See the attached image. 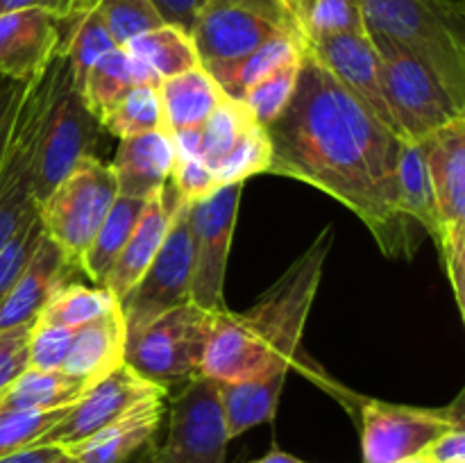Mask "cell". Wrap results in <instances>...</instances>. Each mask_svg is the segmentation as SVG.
I'll list each match as a JSON object with an SVG mask.
<instances>
[{"label": "cell", "instance_id": "cell-1", "mask_svg": "<svg viewBox=\"0 0 465 463\" xmlns=\"http://www.w3.org/2000/svg\"><path fill=\"white\" fill-rule=\"evenodd\" d=\"M268 172L304 182L339 200L389 259H411L420 245L416 222L398 200L400 139L321 59L302 45L298 84L284 112L266 125ZM420 230V227H418Z\"/></svg>", "mask_w": 465, "mask_h": 463}, {"label": "cell", "instance_id": "cell-2", "mask_svg": "<svg viewBox=\"0 0 465 463\" xmlns=\"http://www.w3.org/2000/svg\"><path fill=\"white\" fill-rule=\"evenodd\" d=\"M331 243L334 230L327 225L248 311L216 313L200 375L241 381L289 372L298 363Z\"/></svg>", "mask_w": 465, "mask_h": 463}, {"label": "cell", "instance_id": "cell-3", "mask_svg": "<svg viewBox=\"0 0 465 463\" xmlns=\"http://www.w3.org/2000/svg\"><path fill=\"white\" fill-rule=\"evenodd\" d=\"M366 30L416 54L465 107V34L430 0H359Z\"/></svg>", "mask_w": 465, "mask_h": 463}, {"label": "cell", "instance_id": "cell-4", "mask_svg": "<svg viewBox=\"0 0 465 463\" xmlns=\"http://www.w3.org/2000/svg\"><path fill=\"white\" fill-rule=\"evenodd\" d=\"M213 322V311L195 302L180 304L134 334H127L123 363L163 389L177 381L193 379L203 368Z\"/></svg>", "mask_w": 465, "mask_h": 463}, {"label": "cell", "instance_id": "cell-5", "mask_svg": "<svg viewBox=\"0 0 465 463\" xmlns=\"http://www.w3.org/2000/svg\"><path fill=\"white\" fill-rule=\"evenodd\" d=\"M116 198V180L109 163H103L98 157H86L39 202L44 234L77 271L82 254L98 234Z\"/></svg>", "mask_w": 465, "mask_h": 463}, {"label": "cell", "instance_id": "cell-6", "mask_svg": "<svg viewBox=\"0 0 465 463\" xmlns=\"http://www.w3.org/2000/svg\"><path fill=\"white\" fill-rule=\"evenodd\" d=\"M57 57L39 77L27 82L0 163V250L27 216L39 209L35 198V159L41 127L54 94Z\"/></svg>", "mask_w": 465, "mask_h": 463}, {"label": "cell", "instance_id": "cell-7", "mask_svg": "<svg viewBox=\"0 0 465 463\" xmlns=\"http://www.w3.org/2000/svg\"><path fill=\"white\" fill-rule=\"evenodd\" d=\"M100 125L86 107L84 98L73 84L71 66L64 53L57 54V80L53 103L41 127L35 159V198L36 204L86 157H95Z\"/></svg>", "mask_w": 465, "mask_h": 463}, {"label": "cell", "instance_id": "cell-8", "mask_svg": "<svg viewBox=\"0 0 465 463\" xmlns=\"http://www.w3.org/2000/svg\"><path fill=\"white\" fill-rule=\"evenodd\" d=\"M381 62V86L402 139L420 141L465 116V107L448 94L434 71L416 54L381 34L368 32Z\"/></svg>", "mask_w": 465, "mask_h": 463}, {"label": "cell", "instance_id": "cell-9", "mask_svg": "<svg viewBox=\"0 0 465 463\" xmlns=\"http://www.w3.org/2000/svg\"><path fill=\"white\" fill-rule=\"evenodd\" d=\"M245 182L218 186L207 198L189 202L191 302L207 311H225V275Z\"/></svg>", "mask_w": 465, "mask_h": 463}, {"label": "cell", "instance_id": "cell-10", "mask_svg": "<svg viewBox=\"0 0 465 463\" xmlns=\"http://www.w3.org/2000/svg\"><path fill=\"white\" fill-rule=\"evenodd\" d=\"M457 425H465L463 393L440 409L366 399L361 404L363 463H402L420 457L443 431Z\"/></svg>", "mask_w": 465, "mask_h": 463}, {"label": "cell", "instance_id": "cell-11", "mask_svg": "<svg viewBox=\"0 0 465 463\" xmlns=\"http://www.w3.org/2000/svg\"><path fill=\"white\" fill-rule=\"evenodd\" d=\"M191 222L189 202H182L173 216L168 234L150 266L134 286L118 300L127 334L153 322L180 304L191 302Z\"/></svg>", "mask_w": 465, "mask_h": 463}, {"label": "cell", "instance_id": "cell-12", "mask_svg": "<svg viewBox=\"0 0 465 463\" xmlns=\"http://www.w3.org/2000/svg\"><path fill=\"white\" fill-rule=\"evenodd\" d=\"M227 445L218 384L198 375L173 399L166 440L150 443V457L154 463H225Z\"/></svg>", "mask_w": 465, "mask_h": 463}, {"label": "cell", "instance_id": "cell-13", "mask_svg": "<svg viewBox=\"0 0 465 463\" xmlns=\"http://www.w3.org/2000/svg\"><path fill=\"white\" fill-rule=\"evenodd\" d=\"M163 390L168 389L143 379L130 366L121 363L116 370L89 386L77 402L68 404L64 416L35 445H54L62 449L75 448L82 440L91 438L114 420L125 416L141 399Z\"/></svg>", "mask_w": 465, "mask_h": 463}, {"label": "cell", "instance_id": "cell-14", "mask_svg": "<svg viewBox=\"0 0 465 463\" xmlns=\"http://www.w3.org/2000/svg\"><path fill=\"white\" fill-rule=\"evenodd\" d=\"M309 50L322 62V66L357 95L391 132L402 139L393 112L386 103L381 86V62L368 32H348V34H330L304 41Z\"/></svg>", "mask_w": 465, "mask_h": 463}, {"label": "cell", "instance_id": "cell-15", "mask_svg": "<svg viewBox=\"0 0 465 463\" xmlns=\"http://www.w3.org/2000/svg\"><path fill=\"white\" fill-rule=\"evenodd\" d=\"M66 21L41 9L0 14V77L32 82L62 53Z\"/></svg>", "mask_w": 465, "mask_h": 463}, {"label": "cell", "instance_id": "cell-16", "mask_svg": "<svg viewBox=\"0 0 465 463\" xmlns=\"http://www.w3.org/2000/svg\"><path fill=\"white\" fill-rule=\"evenodd\" d=\"M277 25L252 12L223 3H203L189 34L198 53L200 66L234 62L245 57L272 36L282 34ZM289 34V32H286Z\"/></svg>", "mask_w": 465, "mask_h": 463}, {"label": "cell", "instance_id": "cell-17", "mask_svg": "<svg viewBox=\"0 0 465 463\" xmlns=\"http://www.w3.org/2000/svg\"><path fill=\"white\" fill-rule=\"evenodd\" d=\"M418 145L434 191L440 245L450 232L465 230V116L431 132Z\"/></svg>", "mask_w": 465, "mask_h": 463}, {"label": "cell", "instance_id": "cell-18", "mask_svg": "<svg viewBox=\"0 0 465 463\" xmlns=\"http://www.w3.org/2000/svg\"><path fill=\"white\" fill-rule=\"evenodd\" d=\"M182 202H184V198H182L173 182H168L162 191H157L153 198L145 200L139 222L132 230L127 243L123 245L116 261L112 263V268L104 275L103 284H100L114 298L121 300L139 281V277L150 266L157 250L162 248L163 239L168 234V227L173 222V216H175L177 207Z\"/></svg>", "mask_w": 465, "mask_h": 463}, {"label": "cell", "instance_id": "cell-19", "mask_svg": "<svg viewBox=\"0 0 465 463\" xmlns=\"http://www.w3.org/2000/svg\"><path fill=\"white\" fill-rule=\"evenodd\" d=\"M75 271L77 268L68 261L66 254L44 234L27 266L0 302V334L32 325L50 295L59 286L68 284V275Z\"/></svg>", "mask_w": 465, "mask_h": 463}, {"label": "cell", "instance_id": "cell-20", "mask_svg": "<svg viewBox=\"0 0 465 463\" xmlns=\"http://www.w3.org/2000/svg\"><path fill=\"white\" fill-rule=\"evenodd\" d=\"M175 166V143L166 130L121 139L114 162L109 163L118 195L134 200L153 198L171 182Z\"/></svg>", "mask_w": 465, "mask_h": 463}, {"label": "cell", "instance_id": "cell-21", "mask_svg": "<svg viewBox=\"0 0 465 463\" xmlns=\"http://www.w3.org/2000/svg\"><path fill=\"white\" fill-rule=\"evenodd\" d=\"M166 393L168 390H163L141 399L125 416L64 452L71 454L77 463H125L136 452H143L145 445L153 443L163 416Z\"/></svg>", "mask_w": 465, "mask_h": 463}, {"label": "cell", "instance_id": "cell-22", "mask_svg": "<svg viewBox=\"0 0 465 463\" xmlns=\"http://www.w3.org/2000/svg\"><path fill=\"white\" fill-rule=\"evenodd\" d=\"M125 340V320H123L121 307L116 304L104 316L77 327L62 370L94 386L95 381L121 366Z\"/></svg>", "mask_w": 465, "mask_h": 463}, {"label": "cell", "instance_id": "cell-23", "mask_svg": "<svg viewBox=\"0 0 465 463\" xmlns=\"http://www.w3.org/2000/svg\"><path fill=\"white\" fill-rule=\"evenodd\" d=\"M286 377L289 372H275V375L257 377V379L216 381L230 440L263 422L275 420Z\"/></svg>", "mask_w": 465, "mask_h": 463}, {"label": "cell", "instance_id": "cell-24", "mask_svg": "<svg viewBox=\"0 0 465 463\" xmlns=\"http://www.w3.org/2000/svg\"><path fill=\"white\" fill-rule=\"evenodd\" d=\"M159 95H162L166 130L173 134V132L203 127L227 94H223L216 80L203 66H195L159 82Z\"/></svg>", "mask_w": 465, "mask_h": 463}, {"label": "cell", "instance_id": "cell-25", "mask_svg": "<svg viewBox=\"0 0 465 463\" xmlns=\"http://www.w3.org/2000/svg\"><path fill=\"white\" fill-rule=\"evenodd\" d=\"M89 384L64 370H32L25 368L0 393V416L27 411H50L77 402Z\"/></svg>", "mask_w": 465, "mask_h": 463}, {"label": "cell", "instance_id": "cell-26", "mask_svg": "<svg viewBox=\"0 0 465 463\" xmlns=\"http://www.w3.org/2000/svg\"><path fill=\"white\" fill-rule=\"evenodd\" d=\"M153 71L136 62L125 48H114L94 64L84 77L80 94L95 118H103L127 91L139 84H159Z\"/></svg>", "mask_w": 465, "mask_h": 463}, {"label": "cell", "instance_id": "cell-27", "mask_svg": "<svg viewBox=\"0 0 465 463\" xmlns=\"http://www.w3.org/2000/svg\"><path fill=\"white\" fill-rule=\"evenodd\" d=\"M302 45L304 44L298 36L282 32V34L272 36L266 44L259 45L257 50L245 54V57L234 59V62L213 64V66H207L204 71L216 80L223 94H227L230 98H241V94L248 86H252L254 82L271 75L272 71L286 66V64L298 62L300 54H302Z\"/></svg>", "mask_w": 465, "mask_h": 463}, {"label": "cell", "instance_id": "cell-28", "mask_svg": "<svg viewBox=\"0 0 465 463\" xmlns=\"http://www.w3.org/2000/svg\"><path fill=\"white\" fill-rule=\"evenodd\" d=\"M398 200L400 209L411 222H416L425 234L440 241V221L436 212L434 191H431L430 177H427L425 157L418 141H402L398 157Z\"/></svg>", "mask_w": 465, "mask_h": 463}, {"label": "cell", "instance_id": "cell-29", "mask_svg": "<svg viewBox=\"0 0 465 463\" xmlns=\"http://www.w3.org/2000/svg\"><path fill=\"white\" fill-rule=\"evenodd\" d=\"M123 48L136 62L143 64L148 71H153L159 80H166V77L180 75V73L200 66L191 34L182 27L171 25V23H163V25L136 36Z\"/></svg>", "mask_w": 465, "mask_h": 463}, {"label": "cell", "instance_id": "cell-30", "mask_svg": "<svg viewBox=\"0 0 465 463\" xmlns=\"http://www.w3.org/2000/svg\"><path fill=\"white\" fill-rule=\"evenodd\" d=\"M145 200H134V198H123L118 195L114 200L112 209L104 216L103 225H100L98 234L94 236L91 245L86 248V252L82 254L80 271L86 272L91 281L95 286L103 284L104 275L112 268V263L116 261V257L121 254L123 245L130 239L132 230L139 222L141 212H143Z\"/></svg>", "mask_w": 465, "mask_h": 463}, {"label": "cell", "instance_id": "cell-31", "mask_svg": "<svg viewBox=\"0 0 465 463\" xmlns=\"http://www.w3.org/2000/svg\"><path fill=\"white\" fill-rule=\"evenodd\" d=\"M118 304V300L103 286L64 284L50 295L35 322L59 327H82L104 316Z\"/></svg>", "mask_w": 465, "mask_h": 463}, {"label": "cell", "instance_id": "cell-32", "mask_svg": "<svg viewBox=\"0 0 465 463\" xmlns=\"http://www.w3.org/2000/svg\"><path fill=\"white\" fill-rule=\"evenodd\" d=\"M103 130L116 139H130V136L145 134V132L166 130V118H163L162 95L159 84H139L127 91L103 118H100ZM168 132V130H166Z\"/></svg>", "mask_w": 465, "mask_h": 463}, {"label": "cell", "instance_id": "cell-33", "mask_svg": "<svg viewBox=\"0 0 465 463\" xmlns=\"http://www.w3.org/2000/svg\"><path fill=\"white\" fill-rule=\"evenodd\" d=\"M254 116L241 100L225 95L212 116L200 127V157L209 171H216L223 159L232 153L241 136L254 125Z\"/></svg>", "mask_w": 465, "mask_h": 463}, {"label": "cell", "instance_id": "cell-34", "mask_svg": "<svg viewBox=\"0 0 465 463\" xmlns=\"http://www.w3.org/2000/svg\"><path fill=\"white\" fill-rule=\"evenodd\" d=\"M114 48H118V45L114 44L112 34L107 32V27H104L103 18L95 12V7L82 14L75 21L66 23V36H64L62 53L68 59L73 84L77 86V91L82 89L86 73L94 68V64Z\"/></svg>", "mask_w": 465, "mask_h": 463}, {"label": "cell", "instance_id": "cell-35", "mask_svg": "<svg viewBox=\"0 0 465 463\" xmlns=\"http://www.w3.org/2000/svg\"><path fill=\"white\" fill-rule=\"evenodd\" d=\"M302 57V54H300ZM298 73H300V59L298 62H291L286 66L277 68L271 75L262 77L259 82H254L252 86L241 94V103L250 109V113L254 116V121L259 125H271L277 116L286 109V104L293 98L295 84H298Z\"/></svg>", "mask_w": 465, "mask_h": 463}, {"label": "cell", "instance_id": "cell-36", "mask_svg": "<svg viewBox=\"0 0 465 463\" xmlns=\"http://www.w3.org/2000/svg\"><path fill=\"white\" fill-rule=\"evenodd\" d=\"M271 139H268L266 127L254 123L239 143L232 148L221 162V166L213 171V180L218 186L234 184V182H248L250 177L259 172H268L271 168Z\"/></svg>", "mask_w": 465, "mask_h": 463}, {"label": "cell", "instance_id": "cell-37", "mask_svg": "<svg viewBox=\"0 0 465 463\" xmlns=\"http://www.w3.org/2000/svg\"><path fill=\"white\" fill-rule=\"evenodd\" d=\"M95 12L118 48L163 25V18L150 0H95Z\"/></svg>", "mask_w": 465, "mask_h": 463}, {"label": "cell", "instance_id": "cell-38", "mask_svg": "<svg viewBox=\"0 0 465 463\" xmlns=\"http://www.w3.org/2000/svg\"><path fill=\"white\" fill-rule=\"evenodd\" d=\"M66 407L50 409V411H27V413H7L0 416V458L14 452L32 448L59 418L64 416Z\"/></svg>", "mask_w": 465, "mask_h": 463}, {"label": "cell", "instance_id": "cell-39", "mask_svg": "<svg viewBox=\"0 0 465 463\" xmlns=\"http://www.w3.org/2000/svg\"><path fill=\"white\" fill-rule=\"evenodd\" d=\"M41 239H44V227H41L39 209H36L32 216H27L25 221H23V225L18 227L16 234L9 239V243L0 250V302H3L5 295L9 293L14 281L18 280L23 268L27 266V261H30V257L35 254Z\"/></svg>", "mask_w": 465, "mask_h": 463}, {"label": "cell", "instance_id": "cell-40", "mask_svg": "<svg viewBox=\"0 0 465 463\" xmlns=\"http://www.w3.org/2000/svg\"><path fill=\"white\" fill-rule=\"evenodd\" d=\"M77 327L41 325L32 322L27 334V368L32 370H62L73 345Z\"/></svg>", "mask_w": 465, "mask_h": 463}, {"label": "cell", "instance_id": "cell-41", "mask_svg": "<svg viewBox=\"0 0 465 463\" xmlns=\"http://www.w3.org/2000/svg\"><path fill=\"white\" fill-rule=\"evenodd\" d=\"M171 182L180 191L186 202H195L200 198H207L209 193L218 189L213 172L198 154H175V166H173Z\"/></svg>", "mask_w": 465, "mask_h": 463}, {"label": "cell", "instance_id": "cell-42", "mask_svg": "<svg viewBox=\"0 0 465 463\" xmlns=\"http://www.w3.org/2000/svg\"><path fill=\"white\" fill-rule=\"evenodd\" d=\"M32 325L0 334V393L27 368V334Z\"/></svg>", "mask_w": 465, "mask_h": 463}, {"label": "cell", "instance_id": "cell-43", "mask_svg": "<svg viewBox=\"0 0 465 463\" xmlns=\"http://www.w3.org/2000/svg\"><path fill=\"white\" fill-rule=\"evenodd\" d=\"M95 7V0H0V14L18 9H41L59 21H75Z\"/></svg>", "mask_w": 465, "mask_h": 463}, {"label": "cell", "instance_id": "cell-44", "mask_svg": "<svg viewBox=\"0 0 465 463\" xmlns=\"http://www.w3.org/2000/svg\"><path fill=\"white\" fill-rule=\"evenodd\" d=\"M203 3H223V5H232V7H241L245 9V12H252L257 14V16L266 18V21H271L272 25H277L280 30L289 32V34L298 36V39L302 41V34H300L298 30V23H295L293 14L289 12L284 0H203Z\"/></svg>", "mask_w": 465, "mask_h": 463}, {"label": "cell", "instance_id": "cell-45", "mask_svg": "<svg viewBox=\"0 0 465 463\" xmlns=\"http://www.w3.org/2000/svg\"><path fill=\"white\" fill-rule=\"evenodd\" d=\"M25 84L27 82H16V80H9V77H0V163H3L5 145H7L9 132H12L14 118H16L18 104H21Z\"/></svg>", "mask_w": 465, "mask_h": 463}, {"label": "cell", "instance_id": "cell-46", "mask_svg": "<svg viewBox=\"0 0 465 463\" xmlns=\"http://www.w3.org/2000/svg\"><path fill=\"white\" fill-rule=\"evenodd\" d=\"M420 457L430 463H465V425L443 431Z\"/></svg>", "mask_w": 465, "mask_h": 463}, {"label": "cell", "instance_id": "cell-47", "mask_svg": "<svg viewBox=\"0 0 465 463\" xmlns=\"http://www.w3.org/2000/svg\"><path fill=\"white\" fill-rule=\"evenodd\" d=\"M150 3L154 5L163 23H171V25L182 27L186 32L191 30L195 14L203 7V0H150Z\"/></svg>", "mask_w": 465, "mask_h": 463}, {"label": "cell", "instance_id": "cell-48", "mask_svg": "<svg viewBox=\"0 0 465 463\" xmlns=\"http://www.w3.org/2000/svg\"><path fill=\"white\" fill-rule=\"evenodd\" d=\"M62 452L64 449L54 448V445H32V448H25L21 452H14L9 457L0 458V463H48Z\"/></svg>", "mask_w": 465, "mask_h": 463}, {"label": "cell", "instance_id": "cell-49", "mask_svg": "<svg viewBox=\"0 0 465 463\" xmlns=\"http://www.w3.org/2000/svg\"><path fill=\"white\" fill-rule=\"evenodd\" d=\"M436 9H439L443 16H448L450 21L457 23L463 27L465 21V0H430Z\"/></svg>", "mask_w": 465, "mask_h": 463}, {"label": "cell", "instance_id": "cell-50", "mask_svg": "<svg viewBox=\"0 0 465 463\" xmlns=\"http://www.w3.org/2000/svg\"><path fill=\"white\" fill-rule=\"evenodd\" d=\"M252 463H309V461H302V458L293 457V454H289V452H282V449L272 448L271 452L266 454V457L257 458V461H252Z\"/></svg>", "mask_w": 465, "mask_h": 463}, {"label": "cell", "instance_id": "cell-51", "mask_svg": "<svg viewBox=\"0 0 465 463\" xmlns=\"http://www.w3.org/2000/svg\"><path fill=\"white\" fill-rule=\"evenodd\" d=\"M48 463H77V461L68 452H62V454H59V457H54L53 461H48Z\"/></svg>", "mask_w": 465, "mask_h": 463}, {"label": "cell", "instance_id": "cell-52", "mask_svg": "<svg viewBox=\"0 0 465 463\" xmlns=\"http://www.w3.org/2000/svg\"><path fill=\"white\" fill-rule=\"evenodd\" d=\"M139 463H154L153 457H150V445H145V448H143V454H141Z\"/></svg>", "mask_w": 465, "mask_h": 463}, {"label": "cell", "instance_id": "cell-53", "mask_svg": "<svg viewBox=\"0 0 465 463\" xmlns=\"http://www.w3.org/2000/svg\"><path fill=\"white\" fill-rule=\"evenodd\" d=\"M402 463H430V461L422 457H413V458H407V461H402Z\"/></svg>", "mask_w": 465, "mask_h": 463}, {"label": "cell", "instance_id": "cell-54", "mask_svg": "<svg viewBox=\"0 0 465 463\" xmlns=\"http://www.w3.org/2000/svg\"><path fill=\"white\" fill-rule=\"evenodd\" d=\"M284 5L289 7V12H291V0H284Z\"/></svg>", "mask_w": 465, "mask_h": 463}]
</instances>
